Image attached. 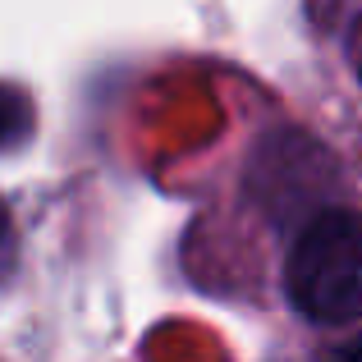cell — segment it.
<instances>
[{"label": "cell", "mask_w": 362, "mask_h": 362, "mask_svg": "<svg viewBox=\"0 0 362 362\" xmlns=\"http://www.w3.org/2000/svg\"><path fill=\"white\" fill-rule=\"evenodd\" d=\"M284 298L312 326H349L362 317V216L326 206L303 221L284 262Z\"/></svg>", "instance_id": "cell-1"}, {"label": "cell", "mask_w": 362, "mask_h": 362, "mask_svg": "<svg viewBox=\"0 0 362 362\" xmlns=\"http://www.w3.org/2000/svg\"><path fill=\"white\" fill-rule=\"evenodd\" d=\"M33 138V101L23 88L0 83V151Z\"/></svg>", "instance_id": "cell-2"}, {"label": "cell", "mask_w": 362, "mask_h": 362, "mask_svg": "<svg viewBox=\"0 0 362 362\" xmlns=\"http://www.w3.org/2000/svg\"><path fill=\"white\" fill-rule=\"evenodd\" d=\"M5 262H9V216L0 206V271H5Z\"/></svg>", "instance_id": "cell-3"}, {"label": "cell", "mask_w": 362, "mask_h": 362, "mask_svg": "<svg viewBox=\"0 0 362 362\" xmlns=\"http://www.w3.org/2000/svg\"><path fill=\"white\" fill-rule=\"evenodd\" d=\"M330 362H362V339H354V344H344V349H335V358Z\"/></svg>", "instance_id": "cell-4"}, {"label": "cell", "mask_w": 362, "mask_h": 362, "mask_svg": "<svg viewBox=\"0 0 362 362\" xmlns=\"http://www.w3.org/2000/svg\"><path fill=\"white\" fill-rule=\"evenodd\" d=\"M358 74H362V60H358Z\"/></svg>", "instance_id": "cell-5"}]
</instances>
